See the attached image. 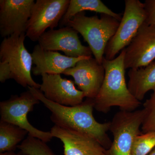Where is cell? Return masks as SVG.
Returning a JSON list of instances; mask_svg holds the SVG:
<instances>
[{"label": "cell", "instance_id": "6da1fadb", "mask_svg": "<svg viewBox=\"0 0 155 155\" xmlns=\"http://www.w3.org/2000/svg\"><path fill=\"white\" fill-rule=\"evenodd\" d=\"M28 88L51 112L50 118L54 125L91 136L106 149L110 147L112 141L107 134L110 122L100 123L95 119L94 99L86 98L80 104L73 107L61 105L48 100L38 89L31 87Z\"/></svg>", "mask_w": 155, "mask_h": 155}, {"label": "cell", "instance_id": "7a4b0ae2", "mask_svg": "<svg viewBox=\"0 0 155 155\" xmlns=\"http://www.w3.org/2000/svg\"><path fill=\"white\" fill-rule=\"evenodd\" d=\"M124 58V49L113 60L103 58L104 78L94 100V109L98 112L107 114L113 107H118L120 110L131 112L141 105V102L131 93L126 84Z\"/></svg>", "mask_w": 155, "mask_h": 155}, {"label": "cell", "instance_id": "3957f363", "mask_svg": "<svg viewBox=\"0 0 155 155\" xmlns=\"http://www.w3.org/2000/svg\"><path fill=\"white\" fill-rule=\"evenodd\" d=\"M120 22L105 14H101L99 18L97 16L87 17L83 12L69 20L66 26L74 28L82 35L95 59L102 64L106 46L116 33Z\"/></svg>", "mask_w": 155, "mask_h": 155}, {"label": "cell", "instance_id": "277c9868", "mask_svg": "<svg viewBox=\"0 0 155 155\" xmlns=\"http://www.w3.org/2000/svg\"><path fill=\"white\" fill-rule=\"evenodd\" d=\"M25 37V34H22L4 38L0 45V59L8 64L12 78L18 84L23 87L39 89L40 84L31 76L33 61L31 54L24 45Z\"/></svg>", "mask_w": 155, "mask_h": 155}, {"label": "cell", "instance_id": "5b68a950", "mask_svg": "<svg viewBox=\"0 0 155 155\" xmlns=\"http://www.w3.org/2000/svg\"><path fill=\"white\" fill-rule=\"evenodd\" d=\"M143 116L142 109L131 112L120 110L114 115L109 129L114 138L107 150V155H132L135 138L142 133Z\"/></svg>", "mask_w": 155, "mask_h": 155}, {"label": "cell", "instance_id": "8992f818", "mask_svg": "<svg viewBox=\"0 0 155 155\" xmlns=\"http://www.w3.org/2000/svg\"><path fill=\"white\" fill-rule=\"evenodd\" d=\"M40 101L29 90L19 95L11 96L8 100L0 102L1 120L17 125L28 132V135L45 142L51 141L53 137L51 132L39 130L28 122L27 115L33 110Z\"/></svg>", "mask_w": 155, "mask_h": 155}, {"label": "cell", "instance_id": "52a82bcc", "mask_svg": "<svg viewBox=\"0 0 155 155\" xmlns=\"http://www.w3.org/2000/svg\"><path fill=\"white\" fill-rule=\"evenodd\" d=\"M125 11L118 29L108 42L104 58L112 60L127 47L144 23L146 14L144 4L139 0H125Z\"/></svg>", "mask_w": 155, "mask_h": 155}, {"label": "cell", "instance_id": "ba28073f", "mask_svg": "<svg viewBox=\"0 0 155 155\" xmlns=\"http://www.w3.org/2000/svg\"><path fill=\"white\" fill-rule=\"evenodd\" d=\"M70 0H37L31 8L25 35L32 41L39 38L48 28L54 29L60 24Z\"/></svg>", "mask_w": 155, "mask_h": 155}, {"label": "cell", "instance_id": "9c48e42d", "mask_svg": "<svg viewBox=\"0 0 155 155\" xmlns=\"http://www.w3.org/2000/svg\"><path fill=\"white\" fill-rule=\"evenodd\" d=\"M78 33L69 26L58 29H50L39 38L38 45L43 49L61 51L65 55L71 58L92 57L91 50L82 44Z\"/></svg>", "mask_w": 155, "mask_h": 155}, {"label": "cell", "instance_id": "30bf717a", "mask_svg": "<svg viewBox=\"0 0 155 155\" xmlns=\"http://www.w3.org/2000/svg\"><path fill=\"white\" fill-rule=\"evenodd\" d=\"M34 0L0 1V34L3 38L25 34Z\"/></svg>", "mask_w": 155, "mask_h": 155}, {"label": "cell", "instance_id": "8fae6325", "mask_svg": "<svg viewBox=\"0 0 155 155\" xmlns=\"http://www.w3.org/2000/svg\"><path fill=\"white\" fill-rule=\"evenodd\" d=\"M125 50V69L146 67L155 60V26L144 22Z\"/></svg>", "mask_w": 155, "mask_h": 155}, {"label": "cell", "instance_id": "7c38bea8", "mask_svg": "<svg viewBox=\"0 0 155 155\" xmlns=\"http://www.w3.org/2000/svg\"><path fill=\"white\" fill-rule=\"evenodd\" d=\"M105 69L94 58L88 57L77 62L74 67L64 71V75L71 76L78 89L86 98L94 99L102 85Z\"/></svg>", "mask_w": 155, "mask_h": 155}, {"label": "cell", "instance_id": "4fadbf2b", "mask_svg": "<svg viewBox=\"0 0 155 155\" xmlns=\"http://www.w3.org/2000/svg\"><path fill=\"white\" fill-rule=\"evenodd\" d=\"M41 76L39 90L48 100L69 107L78 105L83 102L84 94L76 88L72 80L64 78L61 74H45Z\"/></svg>", "mask_w": 155, "mask_h": 155}, {"label": "cell", "instance_id": "5bb4252c", "mask_svg": "<svg viewBox=\"0 0 155 155\" xmlns=\"http://www.w3.org/2000/svg\"><path fill=\"white\" fill-rule=\"evenodd\" d=\"M50 132L64 145V155H107L106 149L97 140L78 131L54 125Z\"/></svg>", "mask_w": 155, "mask_h": 155}, {"label": "cell", "instance_id": "9a60e30c", "mask_svg": "<svg viewBox=\"0 0 155 155\" xmlns=\"http://www.w3.org/2000/svg\"><path fill=\"white\" fill-rule=\"evenodd\" d=\"M33 65L32 72L35 76L43 74H61L88 57L73 58L61 54L58 51L43 49L39 45L34 48L31 53Z\"/></svg>", "mask_w": 155, "mask_h": 155}, {"label": "cell", "instance_id": "2e32d148", "mask_svg": "<svg viewBox=\"0 0 155 155\" xmlns=\"http://www.w3.org/2000/svg\"><path fill=\"white\" fill-rule=\"evenodd\" d=\"M127 75L128 88L138 101H143L149 91L155 92V60L146 67L130 69Z\"/></svg>", "mask_w": 155, "mask_h": 155}, {"label": "cell", "instance_id": "e0dca14e", "mask_svg": "<svg viewBox=\"0 0 155 155\" xmlns=\"http://www.w3.org/2000/svg\"><path fill=\"white\" fill-rule=\"evenodd\" d=\"M94 11L109 15L121 21L122 16L109 8L101 0H70L68 8L60 23L61 28L66 26L69 20L84 11Z\"/></svg>", "mask_w": 155, "mask_h": 155}, {"label": "cell", "instance_id": "ac0fdd59", "mask_svg": "<svg viewBox=\"0 0 155 155\" xmlns=\"http://www.w3.org/2000/svg\"><path fill=\"white\" fill-rule=\"evenodd\" d=\"M28 134L27 130L11 123L0 121V153L14 151Z\"/></svg>", "mask_w": 155, "mask_h": 155}, {"label": "cell", "instance_id": "d6986e66", "mask_svg": "<svg viewBox=\"0 0 155 155\" xmlns=\"http://www.w3.org/2000/svg\"><path fill=\"white\" fill-rule=\"evenodd\" d=\"M47 143L28 135L17 146L21 155H55Z\"/></svg>", "mask_w": 155, "mask_h": 155}, {"label": "cell", "instance_id": "ffe728a7", "mask_svg": "<svg viewBox=\"0 0 155 155\" xmlns=\"http://www.w3.org/2000/svg\"><path fill=\"white\" fill-rule=\"evenodd\" d=\"M155 148V132L142 133L135 138L131 154L148 155Z\"/></svg>", "mask_w": 155, "mask_h": 155}, {"label": "cell", "instance_id": "44dd1931", "mask_svg": "<svg viewBox=\"0 0 155 155\" xmlns=\"http://www.w3.org/2000/svg\"><path fill=\"white\" fill-rule=\"evenodd\" d=\"M143 116L142 133L155 132V92H153L143 104Z\"/></svg>", "mask_w": 155, "mask_h": 155}, {"label": "cell", "instance_id": "7402d4cb", "mask_svg": "<svg viewBox=\"0 0 155 155\" xmlns=\"http://www.w3.org/2000/svg\"><path fill=\"white\" fill-rule=\"evenodd\" d=\"M145 23L155 26V0H146L144 3Z\"/></svg>", "mask_w": 155, "mask_h": 155}, {"label": "cell", "instance_id": "603a6c76", "mask_svg": "<svg viewBox=\"0 0 155 155\" xmlns=\"http://www.w3.org/2000/svg\"><path fill=\"white\" fill-rule=\"evenodd\" d=\"M12 78V72L8 64L5 61H0V81L4 83Z\"/></svg>", "mask_w": 155, "mask_h": 155}, {"label": "cell", "instance_id": "cb8c5ba5", "mask_svg": "<svg viewBox=\"0 0 155 155\" xmlns=\"http://www.w3.org/2000/svg\"><path fill=\"white\" fill-rule=\"evenodd\" d=\"M0 155H21L19 153H16L14 151L0 153Z\"/></svg>", "mask_w": 155, "mask_h": 155}, {"label": "cell", "instance_id": "d4e9b609", "mask_svg": "<svg viewBox=\"0 0 155 155\" xmlns=\"http://www.w3.org/2000/svg\"><path fill=\"white\" fill-rule=\"evenodd\" d=\"M148 155H155V148Z\"/></svg>", "mask_w": 155, "mask_h": 155}]
</instances>
